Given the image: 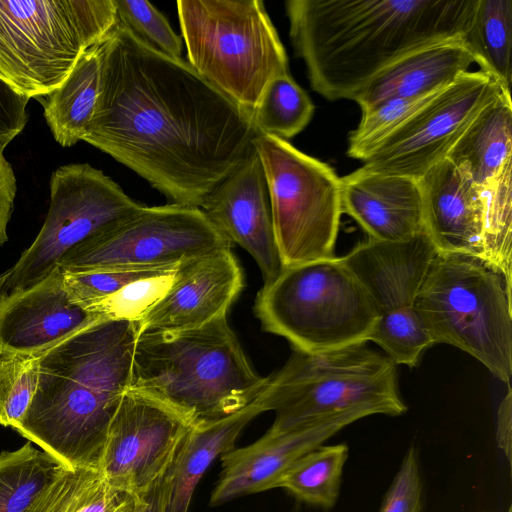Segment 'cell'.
Listing matches in <instances>:
<instances>
[{
	"label": "cell",
	"instance_id": "1",
	"mask_svg": "<svg viewBox=\"0 0 512 512\" xmlns=\"http://www.w3.org/2000/svg\"><path fill=\"white\" fill-rule=\"evenodd\" d=\"M99 49V94L83 141L169 204L200 208L252 149L251 117L187 61L155 50L120 22Z\"/></svg>",
	"mask_w": 512,
	"mask_h": 512
},
{
	"label": "cell",
	"instance_id": "2",
	"mask_svg": "<svg viewBox=\"0 0 512 512\" xmlns=\"http://www.w3.org/2000/svg\"><path fill=\"white\" fill-rule=\"evenodd\" d=\"M477 0H289L295 54L311 88L330 101L354 96L419 48L465 39Z\"/></svg>",
	"mask_w": 512,
	"mask_h": 512
},
{
	"label": "cell",
	"instance_id": "3",
	"mask_svg": "<svg viewBox=\"0 0 512 512\" xmlns=\"http://www.w3.org/2000/svg\"><path fill=\"white\" fill-rule=\"evenodd\" d=\"M137 337L136 321H95L43 350L36 392L14 430L67 468L98 470L131 386Z\"/></svg>",
	"mask_w": 512,
	"mask_h": 512
},
{
	"label": "cell",
	"instance_id": "4",
	"mask_svg": "<svg viewBox=\"0 0 512 512\" xmlns=\"http://www.w3.org/2000/svg\"><path fill=\"white\" fill-rule=\"evenodd\" d=\"M269 384L247 358L227 316L198 328L137 337L130 388L157 398L196 422L230 416Z\"/></svg>",
	"mask_w": 512,
	"mask_h": 512
},
{
	"label": "cell",
	"instance_id": "5",
	"mask_svg": "<svg viewBox=\"0 0 512 512\" xmlns=\"http://www.w3.org/2000/svg\"><path fill=\"white\" fill-rule=\"evenodd\" d=\"M263 398L266 411L275 412L268 429L274 433L348 413L398 416L407 410L396 365L367 343L314 354L294 350L269 376Z\"/></svg>",
	"mask_w": 512,
	"mask_h": 512
},
{
	"label": "cell",
	"instance_id": "6",
	"mask_svg": "<svg viewBox=\"0 0 512 512\" xmlns=\"http://www.w3.org/2000/svg\"><path fill=\"white\" fill-rule=\"evenodd\" d=\"M187 62L250 117L288 58L260 0H179Z\"/></svg>",
	"mask_w": 512,
	"mask_h": 512
},
{
	"label": "cell",
	"instance_id": "7",
	"mask_svg": "<svg viewBox=\"0 0 512 512\" xmlns=\"http://www.w3.org/2000/svg\"><path fill=\"white\" fill-rule=\"evenodd\" d=\"M254 314L295 351L323 353L369 341L378 315L341 257L283 267L258 291Z\"/></svg>",
	"mask_w": 512,
	"mask_h": 512
},
{
	"label": "cell",
	"instance_id": "8",
	"mask_svg": "<svg viewBox=\"0 0 512 512\" xmlns=\"http://www.w3.org/2000/svg\"><path fill=\"white\" fill-rule=\"evenodd\" d=\"M511 283L480 259L437 252L414 305L434 343L468 353L507 385L512 376Z\"/></svg>",
	"mask_w": 512,
	"mask_h": 512
},
{
	"label": "cell",
	"instance_id": "9",
	"mask_svg": "<svg viewBox=\"0 0 512 512\" xmlns=\"http://www.w3.org/2000/svg\"><path fill=\"white\" fill-rule=\"evenodd\" d=\"M118 22L114 0H0V78L40 99Z\"/></svg>",
	"mask_w": 512,
	"mask_h": 512
},
{
	"label": "cell",
	"instance_id": "10",
	"mask_svg": "<svg viewBox=\"0 0 512 512\" xmlns=\"http://www.w3.org/2000/svg\"><path fill=\"white\" fill-rule=\"evenodd\" d=\"M252 145L268 185L283 267L336 257L343 214L341 178L287 140L258 133Z\"/></svg>",
	"mask_w": 512,
	"mask_h": 512
},
{
	"label": "cell",
	"instance_id": "11",
	"mask_svg": "<svg viewBox=\"0 0 512 512\" xmlns=\"http://www.w3.org/2000/svg\"><path fill=\"white\" fill-rule=\"evenodd\" d=\"M231 244L201 208L143 206L70 249L57 266L69 273L174 269Z\"/></svg>",
	"mask_w": 512,
	"mask_h": 512
},
{
	"label": "cell",
	"instance_id": "12",
	"mask_svg": "<svg viewBox=\"0 0 512 512\" xmlns=\"http://www.w3.org/2000/svg\"><path fill=\"white\" fill-rule=\"evenodd\" d=\"M49 187L45 222L18 261L0 275L2 295L41 281L70 249L144 206L88 163L58 167Z\"/></svg>",
	"mask_w": 512,
	"mask_h": 512
},
{
	"label": "cell",
	"instance_id": "13",
	"mask_svg": "<svg viewBox=\"0 0 512 512\" xmlns=\"http://www.w3.org/2000/svg\"><path fill=\"white\" fill-rule=\"evenodd\" d=\"M502 91L482 71L463 73L387 136L361 167L420 180L447 158L475 117Z\"/></svg>",
	"mask_w": 512,
	"mask_h": 512
},
{
	"label": "cell",
	"instance_id": "14",
	"mask_svg": "<svg viewBox=\"0 0 512 512\" xmlns=\"http://www.w3.org/2000/svg\"><path fill=\"white\" fill-rule=\"evenodd\" d=\"M197 423L183 411L129 388L109 424L98 470L113 487L141 494L165 476Z\"/></svg>",
	"mask_w": 512,
	"mask_h": 512
},
{
	"label": "cell",
	"instance_id": "15",
	"mask_svg": "<svg viewBox=\"0 0 512 512\" xmlns=\"http://www.w3.org/2000/svg\"><path fill=\"white\" fill-rule=\"evenodd\" d=\"M419 183L425 232L437 252L480 259L511 282L512 256L492 233L484 189L448 159L429 169Z\"/></svg>",
	"mask_w": 512,
	"mask_h": 512
},
{
	"label": "cell",
	"instance_id": "16",
	"mask_svg": "<svg viewBox=\"0 0 512 512\" xmlns=\"http://www.w3.org/2000/svg\"><path fill=\"white\" fill-rule=\"evenodd\" d=\"M243 286L231 248L185 260L165 295L136 321L138 335L198 328L225 317Z\"/></svg>",
	"mask_w": 512,
	"mask_h": 512
},
{
	"label": "cell",
	"instance_id": "17",
	"mask_svg": "<svg viewBox=\"0 0 512 512\" xmlns=\"http://www.w3.org/2000/svg\"><path fill=\"white\" fill-rule=\"evenodd\" d=\"M200 208L231 243L252 256L264 284L279 274L283 265L275 238L269 190L254 147L205 198Z\"/></svg>",
	"mask_w": 512,
	"mask_h": 512
},
{
	"label": "cell",
	"instance_id": "18",
	"mask_svg": "<svg viewBox=\"0 0 512 512\" xmlns=\"http://www.w3.org/2000/svg\"><path fill=\"white\" fill-rule=\"evenodd\" d=\"M437 250L426 233L408 241L371 238L341 257L372 301L378 321L417 316L415 301Z\"/></svg>",
	"mask_w": 512,
	"mask_h": 512
},
{
	"label": "cell",
	"instance_id": "19",
	"mask_svg": "<svg viewBox=\"0 0 512 512\" xmlns=\"http://www.w3.org/2000/svg\"><path fill=\"white\" fill-rule=\"evenodd\" d=\"M363 417L366 416L354 412L297 430L282 433L267 430L252 444L224 453L210 505H222L241 496L279 488L284 475L302 456Z\"/></svg>",
	"mask_w": 512,
	"mask_h": 512
},
{
	"label": "cell",
	"instance_id": "20",
	"mask_svg": "<svg viewBox=\"0 0 512 512\" xmlns=\"http://www.w3.org/2000/svg\"><path fill=\"white\" fill-rule=\"evenodd\" d=\"M95 321L69 301L57 266L36 284L0 296V356L41 352Z\"/></svg>",
	"mask_w": 512,
	"mask_h": 512
},
{
	"label": "cell",
	"instance_id": "21",
	"mask_svg": "<svg viewBox=\"0 0 512 512\" xmlns=\"http://www.w3.org/2000/svg\"><path fill=\"white\" fill-rule=\"evenodd\" d=\"M342 211L368 238L402 242L425 232L419 180L356 169L341 177Z\"/></svg>",
	"mask_w": 512,
	"mask_h": 512
},
{
	"label": "cell",
	"instance_id": "22",
	"mask_svg": "<svg viewBox=\"0 0 512 512\" xmlns=\"http://www.w3.org/2000/svg\"><path fill=\"white\" fill-rule=\"evenodd\" d=\"M474 62L464 39L414 50L380 71L353 98L361 111L394 98H425L451 85Z\"/></svg>",
	"mask_w": 512,
	"mask_h": 512
},
{
	"label": "cell",
	"instance_id": "23",
	"mask_svg": "<svg viewBox=\"0 0 512 512\" xmlns=\"http://www.w3.org/2000/svg\"><path fill=\"white\" fill-rule=\"evenodd\" d=\"M265 411L262 393L240 411L218 420L198 422L190 429L165 474L168 481L166 512H189L194 491L204 473L217 457L235 448L245 426Z\"/></svg>",
	"mask_w": 512,
	"mask_h": 512
},
{
	"label": "cell",
	"instance_id": "24",
	"mask_svg": "<svg viewBox=\"0 0 512 512\" xmlns=\"http://www.w3.org/2000/svg\"><path fill=\"white\" fill-rule=\"evenodd\" d=\"M485 189L512 164V101L502 91L471 122L447 158Z\"/></svg>",
	"mask_w": 512,
	"mask_h": 512
},
{
	"label": "cell",
	"instance_id": "25",
	"mask_svg": "<svg viewBox=\"0 0 512 512\" xmlns=\"http://www.w3.org/2000/svg\"><path fill=\"white\" fill-rule=\"evenodd\" d=\"M99 45L80 57L56 90L38 99L53 138L62 147H71L83 140L93 117L100 86Z\"/></svg>",
	"mask_w": 512,
	"mask_h": 512
},
{
	"label": "cell",
	"instance_id": "26",
	"mask_svg": "<svg viewBox=\"0 0 512 512\" xmlns=\"http://www.w3.org/2000/svg\"><path fill=\"white\" fill-rule=\"evenodd\" d=\"M132 495L113 487L97 469L63 466L27 512H134Z\"/></svg>",
	"mask_w": 512,
	"mask_h": 512
},
{
	"label": "cell",
	"instance_id": "27",
	"mask_svg": "<svg viewBox=\"0 0 512 512\" xmlns=\"http://www.w3.org/2000/svg\"><path fill=\"white\" fill-rule=\"evenodd\" d=\"M465 42L483 73L510 92L512 1L477 0Z\"/></svg>",
	"mask_w": 512,
	"mask_h": 512
},
{
	"label": "cell",
	"instance_id": "28",
	"mask_svg": "<svg viewBox=\"0 0 512 512\" xmlns=\"http://www.w3.org/2000/svg\"><path fill=\"white\" fill-rule=\"evenodd\" d=\"M63 465L27 441L0 453V512H27Z\"/></svg>",
	"mask_w": 512,
	"mask_h": 512
},
{
	"label": "cell",
	"instance_id": "29",
	"mask_svg": "<svg viewBox=\"0 0 512 512\" xmlns=\"http://www.w3.org/2000/svg\"><path fill=\"white\" fill-rule=\"evenodd\" d=\"M347 458L348 446L344 443L320 445L302 456L288 470L279 488L305 503L329 509L338 499Z\"/></svg>",
	"mask_w": 512,
	"mask_h": 512
},
{
	"label": "cell",
	"instance_id": "30",
	"mask_svg": "<svg viewBox=\"0 0 512 512\" xmlns=\"http://www.w3.org/2000/svg\"><path fill=\"white\" fill-rule=\"evenodd\" d=\"M314 105L289 72L275 76L265 87L251 115L254 129L287 140L310 122Z\"/></svg>",
	"mask_w": 512,
	"mask_h": 512
},
{
	"label": "cell",
	"instance_id": "31",
	"mask_svg": "<svg viewBox=\"0 0 512 512\" xmlns=\"http://www.w3.org/2000/svg\"><path fill=\"white\" fill-rule=\"evenodd\" d=\"M41 352L0 356V425L15 428L37 389Z\"/></svg>",
	"mask_w": 512,
	"mask_h": 512
},
{
	"label": "cell",
	"instance_id": "32",
	"mask_svg": "<svg viewBox=\"0 0 512 512\" xmlns=\"http://www.w3.org/2000/svg\"><path fill=\"white\" fill-rule=\"evenodd\" d=\"M434 95L389 99L363 111L358 126L349 134L347 155L363 162L387 136Z\"/></svg>",
	"mask_w": 512,
	"mask_h": 512
},
{
	"label": "cell",
	"instance_id": "33",
	"mask_svg": "<svg viewBox=\"0 0 512 512\" xmlns=\"http://www.w3.org/2000/svg\"><path fill=\"white\" fill-rule=\"evenodd\" d=\"M176 269L131 282L87 311L101 321H138L168 291Z\"/></svg>",
	"mask_w": 512,
	"mask_h": 512
},
{
	"label": "cell",
	"instance_id": "34",
	"mask_svg": "<svg viewBox=\"0 0 512 512\" xmlns=\"http://www.w3.org/2000/svg\"><path fill=\"white\" fill-rule=\"evenodd\" d=\"M118 22L155 50L173 58H182V38L166 17L144 0H114Z\"/></svg>",
	"mask_w": 512,
	"mask_h": 512
},
{
	"label": "cell",
	"instance_id": "35",
	"mask_svg": "<svg viewBox=\"0 0 512 512\" xmlns=\"http://www.w3.org/2000/svg\"><path fill=\"white\" fill-rule=\"evenodd\" d=\"M176 268L96 271L85 273H69L63 271L64 286L69 301L87 311L90 307L103 301L131 282L160 275L175 270Z\"/></svg>",
	"mask_w": 512,
	"mask_h": 512
},
{
	"label": "cell",
	"instance_id": "36",
	"mask_svg": "<svg viewBox=\"0 0 512 512\" xmlns=\"http://www.w3.org/2000/svg\"><path fill=\"white\" fill-rule=\"evenodd\" d=\"M422 483L416 451L411 447L389 487L379 512H421Z\"/></svg>",
	"mask_w": 512,
	"mask_h": 512
},
{
	"label": "cell",
	"instance_id": "37",
	"mask_svg": "<svg viewBox=\"0 0 512 512\" xmlns=\"http://www.w3.org/2000/svg\"><path fill=\"white\" fill-rule=\"evenodd\" d=\"M29 99L17 94L0 78V147H5L18 136L28 121L26 111Z\"/></svg>",
	"mask_w": 512,
	"mask_h": 512
},
{
	"label": "cell",
	"instance_id": "38",
	"mask_svg": "<svg viewBox=\"0 0 512 512\" xmlns=\"http://www.w3.org/2000/svg\"><path fill=\"white\" fill-rule=\"evenodd\" d=\"M0 147V246L8 240L7 227L16 197V176Z\"/></svg>",
	"mask_w": 512,
	"mask_h": 512
},
{
	"label": "cell",
	"instance_id": "39",
	"mask_svg": "<svg viewBox=\"0 0 512 512\" xmlns=\"http://www.w3.org/2000/svg\"><path fill=\"white\" fill-rule=\"evenodd\" d=\"M134 512H166L168 501V481L165 476L155 482L145 492L133 496Z\"/></svg>",
	"mask_w": 512,
	"mask_h": 512
},
{
	"label": "cell",
	"instance_id": "40",
	"mask_svg": "<svg viewBox=\"0 0 512 512\" xmlns=\"http://www.w3.org/2000/svg\"><path fill=\"white\" fill-rule=\"evenodd\" d=\"M511 423H512V390L507 385V393L499 404L497 412L496 437L504 455L511 461Z\"/></svg>",
	"mask_w": 512,
	"mask_h": 512
},
{
	"label": "cell",
	"instance_id": "41",
	"mask_svg": "<svg viewBox=\"0 0 512 512\" xmlns=\"http://www.w3.org/2000/svg\"><path fill=\"white\" fill-rule=\"evenodd\" d=\"M1 283H2V282H1V278H0V296L2 295V294H1Z\"/></svg>",
	"mask_w": 512,
	"mask_h": 512
}]
</instances>
